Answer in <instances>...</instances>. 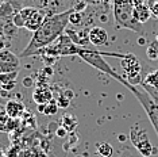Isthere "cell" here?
I'll return each instance as SVG.
<instances>
[{
  "instance_id": "obj_1",
  "label": "cell",
  "mask_w": 158,
  "mask_h": 157,
  "mask_svg": "<svg viewBox=\"0 0 158 157\" xmlns=\"http://www.w3.org/2000/svg\"><path fill=\"white\" fill-rule=\"evenodd\" d=\"M72 11L73 10H68V11L49 15L45 19V22L42 23V26L35 33H33V37H31L28 45L23 49V52L20 53L19 57L38 56L39 50H42L44 48L53 44L56 39H58L65 33Z\"/></svg>"
},
{
  "instance_id": "obj_2",
  "label": "cell",
  "mask_w": 158,
  "mask_h": 157,
  "mask_svg": "<svg viewBox=\"0 0 158 157\" xmlns=\"http://www.w3.org/2000/svg\"><path fill=\"white\" fill-rule=\"evenodd\" d=\"M77 56L80 57L82 61H85L91 66L96 68L100 72L106 73L107 76L115 78V80L119 81L120 84H123V85L127 84V80H126L123 76H120L119 73L115 72L112 68H111L110 64L103 58L104 56H111V57H115V58H123L124 54H120V53H111V52H100L95 48H82V46H80Z\"/></svg>"
},
{
  "instance_id": "obj_3",
  "label": "cell",
  "mask_w": 158,
  "mask_h": 157,
  "mask_svg": "<svg viewBox=\"0 0 158 157\" xmlns=\"http://www.w3.org/2000/svg\"><path fill=\"white\" fill-rule=\"evenodd\" d=\"M134 3L131 0H114V19L119 28H127L136 34H143V24L134 19Z\"/></svg>"
},
{
  "instance_id": "obj_4",
  "label": "cell",
  "mask_w": 158,
  "mask_h": 157,
  "mask_svg": "<svg viewBox=\"0 0 158 157\" xmlns=\"http://www.w3.org/2000/svg\"><path fill=\"white\" fill-rule=\"evenodd\" d=\"M120 65L123 68V70L126 72V80L130 85H139L142 83V77H141V72H142V65L139 62V60L136 58L134 54L128 53L124 54L123 58H120Z\"/></svg>"
},
{
  "instance_id": "obj_5",
  "label": "cell",
  "mask_w": 158,
  "mask_h": 157,
  "mask_svg": "<svg viewBox=\"0 0 158 157\" xmlns=\"http://www.w3.org/2000/svg\"><path fill=\"white\" fill-rule=\"evenodd\" d=\"M130 138L132 145L136 148V151L141 153L142 156H153L154 148L150 144L149 135L145 129H142L139 125H134L130 130Z\"/></svg>"
},
{
  "instance_id": "obj_6",
  "label": "cell",
  "mask_w": 158,
  "mask_h": 157,
  "mask_svg": "<svg viewBox=\"0 0 158 157\" xmlns=\"http://www.w3.org/2000/svg\"><path fill=\"white\" fill-rule=\"evenodd\" d=\"M20 60L19 56L14 54L11 50L4 49L0 52V74L10 72H19Z\"/></svg>"
},
{
  "instance_id": "obj_7",
  "label": "cell",
  "mask_w": 158,
  "mask_h": 157,
  "mask_svg": "<svg viewBox=\"0 0 158 157\" xmlns=\"http://www.w3.org/2000/svg\"><path fill=\"white\" fill-rule=\"evenodd\" d=\"M88 37H89L91 45H93L95 48L106 46L107 44H108V33L100 26H93L92 28H89Z\"/></svg>"
},
{
  "instance_id": "obj_8",
  "label": "cell",
  "mask_w": 158,
  "mask_h": 157,
  "mask_svg": "<svg viewBox=\"0 0 158 157\" xmlns=\"http://www.w3.org/2000/svg\"><path fill=\"white\" fill-rule=\"evenodd\" d=\"M7 115L10 118H12V119H18V118H20L24 114V104L22 102L19 100H15V99H11V100H8L6 103V107H4Z\"/></svg>"
},
{
  "instance_id": "obj_9",
  "label": "cell",
  "mask_w": 158,
  "mask_h": 157,
  "mask_svg": "<svg viewBox=\"0 0 158 157\" xmlns=\"http://www.w3.org/2000/svg\"><path fill=\"white\" fill-rule=\"evenodd\" d=\"M132 14H134V19L136 22L143 24L150 19V16H152V10H150V7L143 4V2H141V3H135L134 4V11H132Z\"/></svg>"
},
{
  "instance_id": "obj_10",
  "label": "cell",
  "mask_w": 158,
  "mask_h": 157,
  "mask_svg": "<svg viewBox=\"0 0 158 157\" xmlns=\"http://www.w3.org/2000/svg\"><path fill=\"white\" fill-rule=\"evenodd\" d=\"M46 18H48V16H46L45 11H42V10H38V11L35 12L26 23H24V28L28 30V31H31V33H35V31H37L38 28L42 26V23L45 22Z\"/></svg>"
},
{
  "instance_id": "obj_11",
  "label": "cell",
  "mask_w": 158,
  "mask_h": 157,
  "mask_svg": "<svg viewBox=\"0 0 158 157\" xmlns=\"http://www.w3.org/2000/svg\"><path fill=\"white\" fill-rule=\"evenodd\" d=\"M33 100L37 103L38 106L41 104H46L50 100H53V92L49 90V88L45 87H38L35 88L33 92Z\"/></svg>"
},
{
  "instance_id": "obj_12",
  "label": "cell",
  "mask_w": 158,
  "mask_h": 157,
  "mask_svg": "<svg viewBox=\"0 0 158 157\" xmlns=\"http://www.w3.org/2000/svg\"><path fill=\"white\" fill-rule=\"evenodd\" d=\"M19 72H10V73H2L0 74V84H2V90L11 91L15 87V81Z\"/></svg>"
},
{
  "instance_id": "obj_13",
  "label": "cell",
  "mask_w": 158,
  "mask_h": 157,
  "mask_svg": "<svg viewBox=\"0 0 158 157\" xmlns=\"http://www.w3.org/2000/svg\"><path fill=\"white\" fill-rule=\"evenodd\" d=\"M61 126L66 133H72L77 127V118L72 114H65L61 119Z\"/></svg>"
},
{
  "instance_id": "obj_14",
  "label": "cell",
  "mask_w": 158,
  "mask_h": 157,
  "mask_svg": "<svg viewBox=\"0 0 158 157\" xmlns=\"http://www.w3.org/2000/svg\"><path fill=\"white\" fill-rule=\"evenodd\" d=\"M38 110L39 112L45 114V115H54L58 111V104H57V102L53 99V100H50L49 103H46V104H41L38 106Z\"/></svg>"
},
{
  "instance_id": "obj_15",
  "label": "cell",
  "mask_w": 158,
  "mask_h": 157,
  "mask_svg": "<svg viewBox=\"0 0 158 157\" xmlns=\"http://www.w3.org/2000/svg\"><path fill=\"white\" fill-rule=\"evenodd\" d=\"M96 152L102 157H111L114 155V148L108 142H99L96 144Z\"/></svg>"
},
{
  "instance_id": "obj_16",
  "label": "cell",
  "mask_w": 158,
  "mask_h": 157,
  "mask_svg": "<svg viewBox=\"0 0 158 157\" xmlns=\"http://www.w3.org/2000/svg\"><path fill=\"white\" fill-rule=\"evenodd\" d=\"M146 56L152 61H158V39L152 41L146 48Z\"/></svg>"
},
{
  "instance_id": "obj_17",
  "label": "cell",
  "mask_w": 158,
  "mask_h": 157,
  "mask_svg": "<svg viewBox=\"0 0 158 157\" xmlns=\"http://www.w3.org/2000/svg\"><path fill=\"white\" fill-rule=\"evenodd\" d=\"M142 83L147 84L149 87H152V88H156V90H158V69L147 74V76L143 78Z\"/></svg>"
},
{
  "instance_id": "obj_18",
  "label": "cell",
  "mask_w": 158,
  "mask_h": 157,
  "mask_svg": "<svg viewBox=\"0 0 158 157\" xmlns=\"http://www.w3.org/2000/svg\"><path fill=\"white\" fill-rule=\"evenodd\" d=\"M81 20H82V15L80 12H77V11H72V14H70V16H69V23H72V24H80L81 23Z\"/></svg>"
},
{
  "instance_id": "obj_19",
  "label": "cell",
  "mask_w": 158,
  "mask_h": 157,
  "mask_svg": "<svg viewBox=\"0 0 158 157\" xmlns=\"http://www.w3.org/2000/svg\"><path fill=\"white\" fill-rule=\"evenodd\" d=\"M69 103H70V100L68 98H65L64 95H61L58 98V100H57V104H58V107H62V108H66V107L69 106Z\"/></svg>"
},
{
  "instance_id": "obj_20",
  "label": "cell",
  "mask_w": 158,
  "mask_h": 157,
  "mask_svg": "<svg viewBox=\"0 0 158 157\" xmlns=\"http://www.w3.org/2000/svg\"><path fill=\"white\" fill-rule=\"evenodd\" d=\"M6 37H7V35L4 34V30H3V28H0V52L6 49V45H7Z\"/></svg>"
},
{
  "instance_id": "obj_21",
  "label": "cell",
  "mask_w": 158,
  "mask_h": 157,
  "mask_svg": "<svg viewBox=\"0 0 158 157\" xmlns=\"http://www.w3.org/2000/svg\"><path fill=\"white\" fill-rule=\"evenodd\" d=\"M131 2L135 4V3H141V2H143V0H131Z\"/></svg>"
},
{
  "instance_id": "obj_22",
  "label": "cell",
  "mask_w": 158,
  "mask_h": 157,
  "mask_svg": "<svg viewBox=\"0 0 158 157\" xmlns=\"http://www.w3.org/2000/svg\"><path fill=\"white\" fill-rule=\"evenodd\" d=\"M3 4H4V0H0V7H2Z\"/></svg>"
},
{
  "instance_id": "obj_23",
  "label": "cell",
  "mask_w": 158,
  "mask_h": 157,
  "mask_svg": "<svg viewBox=\"0 0 158 157\" xmlns=\"http://www.w3.org/2000/svg\"><path fill=\"white\" fill-rule=\"evenodd\" d=\"M156 3H158V0H156Z\"/></svg>"
}]
</instances>
